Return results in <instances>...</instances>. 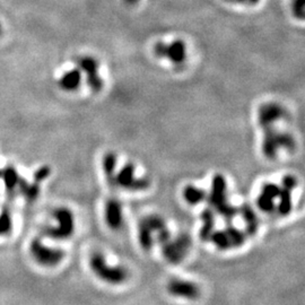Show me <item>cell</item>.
I'll return each instance as SVG.
<instances>
[{"instance_id":"24","label":"cell","mask_w":305,"mask_h":305,"mask_svg":"<svg viewBox=\"0 0 305 305\" xmlns=\"http://www.w3.org/2000/svg\"><path fill=\"white\" fill-rule=\"evenodd\" d=\"M50 174H51V169L49 166L40 167L39 170H36V172L34 174V182L40 184L41 182L46 181L47 178L50 177Z\"/></svg>"},{"instance_id":"14","label":"cell","mask_w":305,"mask_h":305,"mask_svg":"<svg viewBox=\"0 0 305 305\" xmlns=\"http://www.w3.org/2000/svg\"><path fill=\"white\" fill-rule=\"evenodd\" d=\"M78 66L87 75V81L92 89L101 91L103 81L99 76V64L91 57H83L78 60Z\"/></svg>"},{"instance_id":"19","label":"cell","mask_w":305,"mask_h":305,"mask_svg":"<svg viewBox=\"0 0 305 305\" xmlns=\"http://www.w3.org/2000/svg\"><path fill=\"white\" fill-rule=\"evenodd\" d=\"M291 189L281 187L278 196V203H276V211L280 216H288L293 209V199H292Z\"/></svg>"},{"instance_id":"9","label":"cell","mask_w":305,"mask_h":305,"mask_svg":"<svg viewBox=\"0 0 305 305\" xmlns=\"http://www.w3.org/2000/svg\"><path fill=\"white\" fill-rule=\"evenodd\" d=\"M166 291L171 296L189 301H195L202 295V291L197 282L183 278H172L169 280Z\"/></svg>"},{"instance_id":"11","label":"cell","mask_w":305,"mask_h":305,"mask_svg":"<svg viewBox=\"0 0 305 305\" xmlns=\"http://www.w3.org/2000/svg\"><path fill=\"white\" fill-rule=\"evenodd\" d=\"M280 192V185L273 182H268L262 185L258 198H256V206L259 210L265 214H271L276 210V202Z\"/></svg>"},{"instance_id":"10","label":"cell","mask_w":305,"mask_h":305,"mask_svg":"<svg viewBox=\"0 0 305 305\" xmlns=\"http://www.w3.org/2000/svg\"><path fill=\"white\" fill-rule=\"evenodd\" d=\"M206 202L213 210L218 209L223 204L229 202L228 200V182L223 174H215L211 180L210 190L207 193Z\"/></svg>"},{"instance_id":"6","label":"cell","mask_w":305,"mask_h":305,"mask_svg":"<svg viewBox=\"0 0 305 305\" xmlns=\"http://www.w3.org/2000/svg\"><path fill=\"white\" fill-rule=\"evenodd\" d=\"M247 236L244 230L235 226H228L223 229L214 230L209 241L218 250L229 251L241 248L247 241Z\"/></svg>"},{"instance_id":"21","label":"cell","mask_w":305,"mask_h":305,"mask_svg":"<svg viewBox=\"0 0 305 305\" xmlns=\"http://www.w3.org/2000/svg\"><path fill=\"white\" fill-rule=\"evenodd\" d=\"M117 163H118L117 156H115L113 152H107V154L104 155L102 161V169L104 174H105V178L111 182V183H112L114 174L117 172Z\"/></svg>"},{"instance_id":"15","label":"cell","mask_w":305,"mask_h":305,"mask_svg":"<svg viewBox=\"0 0 305 305\" xmlns=\"http://www.w3.org/2000/svg\"><path fill=\"white\" fill-rule=\"evenodd\" d=\"M239 215L243 218L245 224V230L247 235L254 236L259 229V218L255 211L249 206L248 203L242 204L239 208Z\"/></svg>"},{"instance_id":"18","label":"cell","mask_w":305,"mask_h":305,"mask_svg":"<svg viewBox=\"0 0 305 305\" xmlns=\"http://www.w3.org/2000/svg\"><path fill=\"white\" fill-rule=\"evenodd\" d=\"M182 197L188 204L197 206V204L206 202L207 192L202 188L196 187V185L188 184L185 185L183 191H182Z\"/></svg>"},{"instance_id":"12","label":"cell","mask_w":305,"mask_h":305,"mask_svg":"<svg viewBox=\"0 0 305 305\" xmlns=\"http://www.w3.org/2000/svg\"><path fill=\"white\" fill-rule=\"evenodd\" d=\"M104 221L109 229L118 230L124 225V207L117 198L107 199L104 204Z\"/></svg>"},{"instance_id":"4","label":"cell","mask_w":305,"mask_h":305,"mask_svg":"<svg viewBox=\"0 0 305 305\" xmlns=\"http://www.w3.org/2000/svg\"><path fill=\"white\" fill-rule=\"evenodd\" d=\"M29 254L39 266L54 268L64 261L66 252L60 248L44 243L42 236L34 237L29 243Z\"/></svg>"},{"instance_id":"28","label":"cell","mask_w":305,"mask_h":305,"mask_svg":"<svg viewBox=\"0 0 305 305\" xmlns=\"http://www.w3.org/2000/svg\"><path fill=\"white\" fill-rule=\"evenodd\" d=\"M0 32H1V26H0Z\"/></svg>"},{"instance_id":"13","label":"cell","mask_w":305,"mask_h":305,"mask_svg":"<svg viewBox=\"0 0 305 305\" xmlns=\"http://www.w3.org/2000/svg\"><path fill=\"white\" fill-rule=\"evenodd\" d=\"M154 50L159 58L167 57L174 64H181L185 60V46L182 41H176L170 46L159 42L156 44Z\"/></svg>"},{"instance_id":"5","label":"cell","mask_w":305,"mask_h":305,"mask_svg":"<svg viewBox=\"0 0 305 305\" xmlns=\"http://www.w3.org/2000/svg\"><path fill=\"white\" fill-rule=\"evenodd\" d=\"M162 254L171 265H178L187 258L192 247L191 236L187 233H180L171 236L162 245Z\"/></svg>"},{"instance_id":"16","label":"cell","mask_w":305,"mask_h":305,"mask_svg":"<svg viewBox=\"0 0 305 305\" xmlns=\"http://www.w3.org/2000/svg\"><path fill=\"white\" fill-rule=\"evenodd\" d=\"M284 115L282 109L280 105L276 104H269V105H265L261 107L259 113V124L262 126L263 128L271 127V125L274 124L276 120Z\"/></svg>"},{"instance_id":"22","label":"cell","mask_w":305,"mask_h":305,"mask_svg":"<svg viewBox=\"0 0 305 305\" xmlns=\"http://www.w3.org/2000/svg\"><path fill=\"white\" fill-rule=\"evenodd\" d=\"M216 215H218L219 217H222L225 222L230 223L234 218L239 216V207L234 206V204L230 203L229 202L226 203L225 204H223L222 207H219L218 209L214 210Z\"/></svg>"},{"instance_id":"17","label":"cell","mask_w":305,"mask_h":305,"mask_svg":"<svg viewBox=\"0 0 305 305\" xmlns=\"http://www.w3.org/2000/svg\"><path fill=\"white\" fill-rule=\"evenodd\" d=\"M216 225V213L210 207L204 208L202 213V229H200V237L203 241H209L211 234L215 230Z\"/></svg>"},{"instance_id":"25","label":"cell","mask_w":305,"mask_h":305,"mask_svg":"<svg viewBox=\"0 0 305 305\" xmlns=\"http://www.w3.org/2000/svg\"><path fill=\"white\" fill-rule=\"evenodd\" d=\"M281 187H285V188L291 189V190H294V189L297 187L296 177L291 176V174H288V176H285L281 180Z\"/></svg>"},{"instance_id":"8","label":"cell","mask_w":305,"mask_h":305,"mask_svg":"<svg viewBox=\"0 0 305 305\" xmlns=\"http://www.w3.org/2000/svg\"><path fill=\"white\" fill-rule=\"evenodd\" d=\"M265 137H263L262 151L266 157L273 159L276 157L277 152L282 150L289 151L295 147V140L288 133L277 132L271 127L265 128Z\"/></svg>"},{"instance_id":"20","label":"cell","mask_w":305,"mask_h":305,"mask_svg":"<svg viewBox=\"0 0 305 305\" xmlns=\"http://www.w3.org/2000/svg\"><path fill=\"white\" fill-rule=\"evenodd\" d=\"M81 80V74L79 72V69H74L69 70L66 74H64V76L60 78L59 80V86L65 91H75L76 88H78Z\"/></svg>"},{"instance_id":"7","label":"cell","mask_w":305,"mask_h":305,"mask_svg":"<svg viewBox=\"0 0 305 305\" xmlns=\"http://www.w3.org/2000/svg\"><path fill=\"white\" fill-rule=\"evenodd\" d=\"M112 183L128 191H143L151 187V182L147 178L136 176V167L131 163L124 165L115 172Z\"/></svg>"},{"instance_id":"23","label":"cell","mask_w":305,"mask_h":305,"mask_svg":"<svg viewBox=\"0 0 305 305\" xmlns=\"http://www.w3.org/2000/svg\"><path fill=\"white\" fill-rule=\"evenodd\" d=\"M13 218L7 208H0V236L7 235L12 232Z\"/></svg>"},{"instance_id":"27","label":"cell","mask_w":305,"mask_h":305,"mask_svg":"<svg viewBox=\"0 0 305 305\" xmlns=\"http://www.w3.org/2000/svg\"><path fill=\"white\" fill-rule=\"evenodd\" d=\"M237 1H241V2H244V3H256L259 1V0H237Z\"/></svg>"},{"instance_id":"3","label":"cell","mask_w":305,"mask_h":305,"mask_svg":"<svg viewBox=\"0 0 305 305\" xmlns=\"http://www.w3.org/2000/svg\"><path fill=\"white\" fill-rule=\"evenodd\" d=\"M55 224L46 226L41 232V236L55 241H65L75 233V216L67 207H58L52 211Z\"/></svg>"},{"instance_id":"26","label":"cell","mask_w":305,"mask_h":305,"mask_svg":"<svg viewBox=\"0 0 305 305\" xmlns=\"http://www.w3.org/2000/svg\"><path fill=\"white\" fill-rule=\"evenodd\" d=\"M304 0H294L293 1V12L299 18H303L304 16Z\"/></svg>"},{"instance_id":"2","label":"cell","mask_w":305,"mask_h":305,"mask_svg":"<svg viewBox=\"0 0 305 305\" xmlns=\"http://www.w3.org/2000/svg\"><path fill=\"white\" fill-rule=\"evenodd\" d=\"M89 269L95 277L105 284L118 286L128 280L129 271L120 265H110L102 252L95 251L89 256Z\"/></svg>"},{"instance_id":"1","label":"cell","mask_w":305,"mask_h":305,"mask_svg":"<svg viewBox=\"0 0 305 305\" xmlns=\"http://www.w3.org/2000/svg\"><path fill=\"white\" fill-rule=\"evenodd\" d=\"M171 236L165 219L157 214L147 215L138 223V242L145 251H151L155 244L162 245Z\"/></svg>"}]
</instances>
